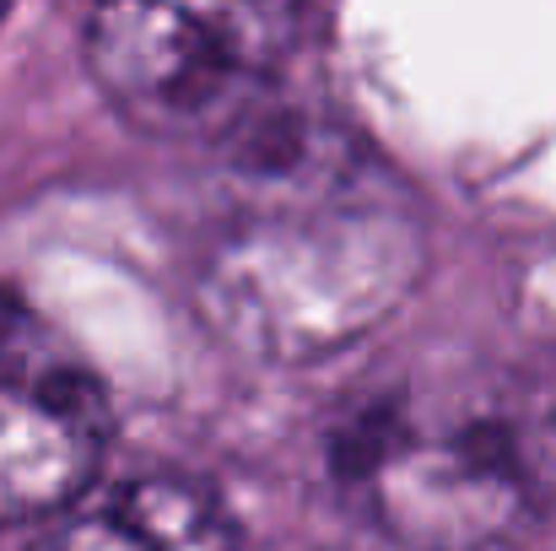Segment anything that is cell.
Segmentation results:
<instances>
[{"label":"cell","instance_id":"cell-1","mask_svg":"<svg viewBox=\"0 0 556 551\" xmlns=\"http://www.w3.org/2000/svg\"><path fill=\"white\" fill-rule=\"evenodd\" d=\"M427 233L400 184L341 136L249 163L194 254V309L238 352L319 363L378 330L421 281Z\"/></svg>","mask_w":556,"mask_h":551},{"label":"cell","instance_id":"cell-2","mask_svg":"<svg viewBox=\"0 0 556 551\" xmlns=\"http://www.w3.org/2000/svg\"><path fill=\"white\" fill-rule=\"evenodd\" d=\"M336 476L405 551L519 547L556 503L546 422L508 384L443 373L363 395L336 433Z\"/></svg>","mask_w":556,"mask_h":551},{"label":"cell","instance_id":"cell-3","mask_svg":"<svg viewBox=\"0 0 556 551\" xmlns=\"http://www.w3.org/2000/svg\"><path fill=\"white\" fill-rule=\"evenodd\" d=\"M303 27V0H92L87 65L103 98L152 136L238 125Z\"/></svg>","mask_w":556,"mask_h":551},{"label":"cell","instance_id":"cell-4","mask_svg":"<svg viewBox=\"0 0 556 551\" xmlns=\"http://www.w3.org/2000/svg\"><path fill=\"white\" fill-rule=\"evenodd\" d=\"M109 443L98 373L0 287V525L49 519L92 487Z\"/></svg>","mask_w":556,"mask_h":551},{"label":"cell","instance_id":"cell-5","mask_svg":"<svg viewBox=\"0 0 556 551\" xmlns=\"http://www.w3.org/2000/svg\"><path fill=\"white\" fill-rule=\"evenodd\" d=\"M33 551H238V536L211 487L136 476L54 509Z\"/></svg>","mask_w":556,"mask_h":551},{"label":"cell","instance_id":"cell-6","mask_svg":"<svg viewBox=\"0 0 556 551\" xmlns=\"http://www.w3.org/2000/svg\"><path fill=\"white\" fill-rule=\"evenodd\" d=\"M5 5H11V0H0V16H5Z\"/></svg>","mask_w":556,"mask_h":551}]
</instances>
